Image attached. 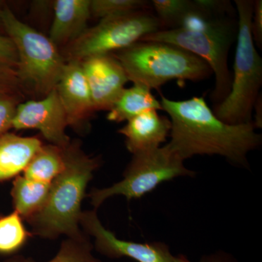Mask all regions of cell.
Listing matches in <instances>:
<instances>
[{
	"label": "cell",
	"mask_w": 262,
	"mask_h": 262,
	"mask_svg": "<svg viewBox=\"0 0 262 262\" xmlns=\"http://www.w3.org/2000/svg\"><path fill=\"white\" fill-rule=\"evenodd\" d=\"M163 110L171 122L168 145L185 160L194 155H219L248 167V153L258 149L261 135L253 122L229 125L220 120L203 97L174 101L162 96Z\"/></svg>",
	"instance_id": "6da1fadb"
},
{
	"label": "cell",
	"mask_w": 262,
	"mask_h": 262,
	"mask_svg": "<svg viewBox=\"0 0 262 262\" xmlns=\"http://www.w3.org/2000/svg\"><path fill=\"white\" fill-rule=\"evenodd\" d=\"M64 168L51 183L47 201L41 211L27 220L33 232L45 238L54 239L61 234L70 238L84 237L80 228L81 204L93 174L99 166L77 142L63 149Z\"/></svg>",
	"instance_id": "7a4b0ae2"
},
{
	"label": "cell",
	"mask_w": 262,
	"mask_h": 262,
	"mask_svg": "<svg viewBox=\"0 0 262 262\" xmlns=\"http://www.w3.org/2000/svg\"><path fill=\"white\" fill-rule=\"evenodd\" d=\"M127 78L149 90H159L171 80H206L213 72L206 61L190 52L169 43L138 41L113 53Z\"/></svg>",
	"instance_id": "3957f363"
},
{
	"label": "cell",
	"mask_w": 262,
	"mask_h": 262,
	"mask_svg": "<svg viewBox=\"0 0 262 262\" xmlns=\"http://www.w3.org/2000/svg\"><path fill=\"white\" fill-rule=\"evenodd\" d=\"M238 30L230 92L213 113L229 125L253 122V107L262 85V59L253 42L251 18L254 1L235 0Z\"/></svg>",
	"instance_id": "277c9868"
},
{
	"label": "cell",
	"mask_w": 262,
	"mask_h": 262,
	"mask_svg": "<svg viewBox=\"0 0 262 262\" xmlns=\"http://www.w3.org/2000/svg\"><path fill=\"white\" fill-rule=\"evenodd\" d=\"M2 24L18 54L17 77L24 91L43 97L56 88L66 62L51 39L19 20L8 7L2 9Z\"/></svg>",
	"instance_id": "5b68a950"
},
{
	"label": "cell",
	"mask_w": 262,
	"mask_h": 262,
	"mask_svg": "<svg viewBox=\"0 0 262 262\" xmlns=\"http://www.w3.org/2000/svg\"><path fill=\"white\" fill-rule=\"evenodd\" d=\"M237 19L228 15H219L200 30L179 28L159 30L145 36L140 41L174 45L206 61L215 75V88L211 99L215 106L230 92L232 75L229 70L228 56L231 46L237 40Z\"/></svg>",
	"instance_id": "8992f818"
},
{
	"label": "cell",
	"mask_w": 262,
	"mask_h": 262,
	"mask_svg": "<svg viewBox=\"0 0 262 262\" xmlns=\"http://www.w3.org/2000/svg\"><path fill=\"white\" fill-rule=\"evenodd\" d=\"M184 162L168 144L133 155L120 182L90 193L91 204L96 209L106 200L116 195L125 196L127 201L139 199L162 183L177 177L194 176L195 172L186 168Z\"/></svg>",
	"instance_id": "52a82bcc"
},
{
	"label": "cell",
	"mask_w": 262,
	"mask_h": 262,
	"mask_svg": "<svg viewBox=\"0 0 262 262\" xmlns=\"http://www.w3.org/2000/svg\"><path fill=\"white\" fill-rule=\"evenodd\" d=\"M159 30V21L149 10L101 19L63 47L61 54L66 62H81L91 57L113 54Z\"/></svg>",
	"instance_id": "ba28073f"
},
{
	"label": "cell",
	"mask_w": 262,
	"mask_h": 262,
	"mask_svg": "<svg viewBox=\"0 0 262 262\" xmlns=\"http://www.w3.org/2000/svg\"><path fill=\"white\" fill-rule=\"evenodd\" d=\"M68 126L67 114L56 89L42 99L19 103L13 122L15 130L36 129L50 144L61 149L71 143L66 132Z\"/></svg>",
	"instance_id": "9c48e42d"
},
{
	"label": "cell",
	"mask_w": 262,
	"mask_h": 262,
	"mask_svg": "<svg viewBox=\"0 0 262 262\" xmlns=\"http://www.w3.org/2000/svg\"><path fill=\"white\" fill-rule=\"evenodd\" d=\"M80 225L94 237L98 252L108 258L128 257L138 262H173L168 246L163 243L139 244L117 238L103 227L96 211L82 212Z\"/></svg>",
	"instance_id": "30bf717a"
},
{
	"label": "cell",
	"mask_w": 262,
	"mask_h": 262,
	"mask_svg": "<svg viewBox=\"0 0 262 262\" xmlns=\"http://www.w3.org/2000/svg\"><path fill=\"white\" fill-rule=\"evenodd\" d=\"M80 63L94 111H110L129 81L121 63L113 54L91 57Z\"/></svg>",
	"instance_id": "8fae6325"
},
{
	"label": "cell",
	"mask_w": 262,
	"mask_h": 262,
	"mask_svg": "<svg viewBox=\"0 0 262 262\" xmlns=\"http://www.w3.org/2000/svg\"><path fill=\"white\" fill-rule=\"evenodd\" d=\"M56 89L67 114L69 126L81 128L94 108L80 62L67 61Z\"/></svg>",
	"instance_id": "7c38bea8"
},
{
	"label": "cell",
	"mask_w": 262,
	"mask_h": 262,
	"mask_svg": "<svg viewBox=\"0 0 262 262\" xmlns=\"http://www.w3.org/2000/svg\"><path fill=\"white\" fill-rule=\"evenodd\" d=\"M171 122L157 110H149L127 121L118 130L125 138V146L133 155L159 148L170 136Z\"/></svg>",
	"instance_id": "4fadbf2b"
},
{
	"label": "cell",
	"mask_w": 262,
	"mask_h": 262,
	"mask_svg": "<svg viewBox=\"0 0 262 262\" xmlns=\"http://www.w3.org/2000/svg\"><path fill=\"white\" fill-rule=\"evenodd\" d=\"M91 0H57L49 38L55 46H67L88 29Z\"/></svg>",
	"instance_id": "5bb4252c"
},
{
	"label": "cell",
	"mask_w": 262,
	"mask_h": 262,
	"mask_svg": "<svg viewBox=\"0 0 262 262\" xmlns=\"http://www.w3.org/2000/svg\"><path fill=\"white\" fill-rule=\"evenodd\" d=\"M42 141L35 137H23L11 133L0 136V182L24 172Z\"/></svg>",
	"instance_id": "9a60e30c"
},
{
	"label": "cell",
	"mask_w": 262,
	"mask_h": 262,
	"mask_svg": "<svg viewBox=\"0 0 262 262\" xmlns=\"http://www.w3.org/2000/svg\"><path fill=\"white\" fill-rule=\"evenodd\" d=\"M149 110H163L161 103L151 94V90L141 84H134L125 89L110 108L106 119L108 121H128Z\"/></svg>",
	"instance_id": "2e32d148"
},
{
	"label": "cell",
	"mask_w": 262,
	"mask_h": 262,
	"mask_svg": "<svg viewBox=\"0 0 262 262\" xmlns=\"http://www.w3.org/2000/svg\"><path fill=\"white\" fill-rule=\"evenodd\" d=\"M51 185L24 176L17 177L11 191L15 211L27 221L37 214L47 201Z\"/></svg>",
	"instance_id": "e0dca14e"
},
{
	"label": "cell",
	"mask_w": 262,
	"mask_h": 262,
	"mask_svg": "<svg viewBox=\"0 0 262 262\" xmlns=\"http://www.w3.org/2000/svg\"><path fill=\"white\" fill-rule=\"evenodd\" d=\"M64 168L63 149L42 145L24 170V177L37 182L51 184Z\"/></svg>",
	"instance_id": "ac0fdd59"
},
{
	"label": "cell",
	"mask_w": 262,
	"mask_h": 262,
	"mask_svg": "<svg viewBox=\"0 0 262 262\" xmlns=\"http://www.w3.org/2000/svg\"><path fill=\"white\" fill-rule=\"evenodd\" d=\"M30 234L16 211L0 218V254H11L27 243Z\"/></svg>",
	"instance_id": "d6986e66"
},
{
	"label": "cell",
	"mask_w": 262,
	"mask_h": 262,
	"mask_svg": "<svg viewBox=\"0 0 262 262\" xmlns=\"http://www.w3.org/2000/svg\"><path fill=\"white\" fill-rule=\"evenodd\" d=\"M92 244L85 236L80 238H70L63 241L54 258L47 262H102L93 254ZM24 262H37L28 258Z\"/></svg>",
	"instance_id": "ffe728a7"
},
{
	"label": "cell",
	"mask_w": 262,
	"mask_h": 262,
	"mask_svg": "<svg viewBox=\"0 0 262 262\" xmlns=\"http://www.w3.org/2000/svg\"><path fill=\"white\" fill-rule=\"evenodd\" d=\"M150 3L160 30L177 29L181 19L194 5L190 0H152Z\"/></svg>",
	"instance_id": "44dd1931"
},
{
	"label": "cell",
	"mask_w": 262,
	"mask_h": 262,
	"mask_svg": "<svg viewBox=\"0 0 262 262\" xmlns=\"http://www.w3.org/2000/svg\"><path fill=\"white\" fill-rule=\"evenodd\" d=\"M151 3L144 0H92L91 15L103 19L149 10Z\"/></svg>",
	"instance_id": "7402d4cb"
},
{
	"label": "cell",
	"mask_w": 262,
	"mask_h": 262,
	"mask_svg": "<svg viewBox=\"0 0 262 262\" xmlns=\"http://www.w3.org/2000/svg\"><path fill=\"white\" fill-rule=\"evenodd\" d=\"M18 96L0 95V136L13 128V122L18 106Z\"/></svg>",
	"instance_id": "603a6c76"
},
{
	"label": "cell",
	"mask_w": 262,
	"mask_h": 262,
	"mask_svg": "<svg viewBox=\"0 0 262 262\" xmlns=\"http://www.w3.org/2000/svg\"><path fill=\"white\" fill-rule=\"evenodd\" d=\"M21 84L17 77L16 71L0 67V95L10 94L20 96Z\"/></svg>",
	"instance_id": "cb8c5ba5"
},
{
	"label": "cell",
	"mask_w": 262,
	"mask_h": 262,
	"mask_svg": "<svg viewBox=\"0 0 262 262\" xmlns=\"http://www.w3.org/2000/svg\"><path fill=\"white\" fill-rule=\"evenodd\" d=\"M18 58L13 42L8 36L0 35V67L16 70Z\"/></svg>",
	"instance_id": "d4e9b609"
},
{
	"label": "cell",
	"mask_w": 262,
	"mask_h": 262,
	"mask_svg": "<svg viewBox=\"0 0 262 262\" xmlns=\"http://www.w3.org/2000/svg\"><path fill=\"white\" fill-rule=\"evenodd\" d=\"M194 4L201 9L216 15L232 16L237 13L230 2L226 0H193Z\"/></svg>",
	"instance_id": "484cf974"
},
{
	"label": "cell",
	"mask_w": 262,
	"mask_h": 262,
	"mask_svg": "<svg viewBox=\"0 0 262 262\" xmlns=\"http://www.w3.org/2000/svg\"><path fill=\"white\" fill-rule=\"evenodd\" d=\"M251 34L253 42L262 49V1L256 0L253 4L252 18H251Z\"/></svg>",
	"instance_id": "4316f807"
},
{
	"label": "cell",
	"mask_w": 262,
	"mask_h": 262,
	"mask_svg": "<svg viewBox=\"0 0 262 262\" xmlns=\"http://www.w3.org/2000/svg\"><path fill=\"white\" fill-rule=\"evenodd\" d=\"M173 262H192L189 261L185 256L179 255L177 256H173ZM200 262H231L230 260L227 259L225 256L220 255H213V256H207L203 258Z\"/></svg>",
	"instance_id": "83f0119b"
},
{
	"label": "cell",
	"mask_w": 262,
	"mask_h": 262,
	"mask_svg": "<svg viewBox=\"0 0 262 262\" xmlns=\"http://www.w3.org/2000/svg\"><path fill=\"white\" fill-rule=\"evenodd\" d=\"M262 102L261 94L259 95L253 107V124L256 128H261L262 125Z\"/></svg>",
	"instance_id": "f1b7e54d"
},
{
	"label": "cell",
	"mask_w": 262,
	"mask_h": 262,
	"mask_svg": "<svg viewBox=\"0 0 262 262\" xmlns=\"http://www.w3.org/2000/svg\"><path fill=\"white\" fill-rule=\"evenodd\" d=\"M25 258L22 256H13L10 259H8L6 262H24Z\"/></svg>",
	"instance_id": "f546056e"
},
{
	"label": "cell",
	"mask_w": 262,
	"mask_h": 262,
	"mask_svg": "<svg viewBox=\"0 0 262 262\" xmlns=\"http://www.w3.org/2000/svg\"><path fill=\"white\" fill-rule=\"evenodd\" d=\"M1 13H2V9L0 8V27H3V24H2V17H1Z\"/></svg>",
	"instance_id": "4dcf8cb0"
}]
</instances>
